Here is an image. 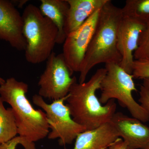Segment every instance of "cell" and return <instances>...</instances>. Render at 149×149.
Wrapping results in <instances>:
<instances>
[{"label": "cell", "instance_id": "21", "mask_svg": "<svg viewBox=\"0 0 149 149\" xmlns=\"http://www.w3.org/2000/svg\"><path fill=\"white\" fill-rule=\"evenodd\" d=\"M109 149H128L127 144L121 138H119L108 148Z\"/></svg>", "mask_w": 149, "mask_h": 149}, {"label": "cell", "instance_id": "12", "mask_svg": "<svg viewBox=\"0 0 149 149\" xmlns=\"http://www.w3.org/2000/svg\"><path fill=\"white\" fill-rule=\"evenodd\" d=\"M118 138L112 124L107 123L78 134L72 149H107Z\"/></svg>", "mask_w": 149, "mask_h": 149}, {"label": "cell", "instance_id": "8", "mask_svg": "<svg viewBox=\"0 0 149 149\" xmlns=\"http://www.w3.org/2000/svg\"><path fill=\"white\" fill-rule=\"evenodd\" d=\"M100 10L96 11L79 28L68 34L63 43L62 54L72 74L80 71L95 32Z\"/></svg>", "mask_w": 149, "mask_h": 149}, {"label": "cell", "instance_id": "15", "mask_svg": "<svg viewBox=\"0 0 149 149\" xmlns=\"http://www.w3.org/2000/svg\"><path fill=\"white\" fill-rule=\"evenodd\" d=\"M17 128L11 108L6 109L0 97V145L16 137Z\"/></svg>", "mask_w": 149, "mask_h": 149}, {"label": "cell", "instance_id": "4", "mask_svg": "<svg viewBox=\"0 0 149 149\" xmlns=\"http://www.w3.org/2000/svg\"><path fill=\"white\" fill-rule=\"evenodd\" d=\"M22 17L23 35L27 42L25 59L34 64L47 61L57 44V27L43 15L40 8L32 4L26 6Z\"/></svg>", "mask_w": 149, "mask_h": 149}, {"label": "cell", "instance_id": "18", "mask_svg": "<svg viewBox=\"0 0 149 149\" xmlns=\"http://www.w3.org/2000/svg\"><path fill=\"white\" fill-rule=\"evenodd\" d=\"M133 78L149 79V59L134 60L132 66Z\"/></svg>", "mask_w": 149, "mask_h": 149}, {"label": "cell", "instance_id": "22", "mask_svg": "<svg viewBox=\"0 0 149 149\" xmlns=\"http://www.w3.org/2000/svg\"><path fill=\"white\" fill-rule=\"evenodd\" d=\"M6 80L3 79L2 77H0V85H3L5 82Z\"/></svg>", "mask_w": 149, "mask_h": 149}, {"label": "cell", "instance_id": "13", "mask_svg": "<svg viewBox=\"0 0 149 149\" xmlns=\"http://www.w3.org/2000/svg\"><path fill=\"white\" fill-rule=\"evenodd\" d=\"M69 7L65 24V36L80 27L89 17L101 9L108 0H67Z\"/></svg>", "mask_w": 149, "mask_h": 149}, {"label": "cell", "instance_id": "5", "mask_svg": "<svg viewBox=\"0 0 149 149\" xmlns=\"http://www.w3.org/2000/svg\"><path fill=\"white\" fill-rule=\"evenodd\" d=\"M106 73L101 83V104L111 100H117L120 105L127 109L132 117L143 123L149 121V113L135 100L133 92L137 91L132 74L126 72L117 63L105 64Z\"/></svg>", "mask_w": 149, "mask_h": 149}, {"label": "cell", "instance_id": "17", "mask_svg": "<svg viewBox=\"0 0 149 149\" xmlns=\"http://www.w3.org/2000/svg\"><path fill=\"white\" fill-rule=\"evenodd\" d=\"M133 56L134 60L149 59V24L140 34L138 47Z\"/></svg>", "mask_w": 149, "mask_h": 149}, {"label": "cell", "instance_id": "9", "mask_svg": "<svg viewBox=\"0 0 149 149\" xmlns=\"http://www.w3.org/2000/svg\"><path fill=\"white\" fill-rule=\"evenodd\" d=\"M146 26L141 22L123 15L118 24L117 47L122 58L119 65L129 74H132L133 54L138 47L140 34Z\"/></svg>", "mask_w": 149, "mask_h": 149}, {"label": "cell", "instance_id": "23", "mask_svg": "<svg viewBox=\"0 0 149 149\" xmlns=\"http://www.w3.org/2000/svg\"><path fill=\"white\" fill-rule=\"evenodd\" d=\"M148 149H149V148H148Z\"/></svg>", "mask_w": 149, "mask_h": 149}, {"label": "cell", "instance_id": "6", "mask_svg": "<svg viewBox=\"0 0 149 149\" xmlns=\"http://www.w3.org/2000/svg\"><path fill=\"white\" fill-rule=\"evenodd\" d=\"M68 95L53 101L50 104L46 103L39 95L36 94L32 97L33 103L42 108L46 115L51 130L48 134V139H59V144L61 146L72 144L78 134L86 130L85 127L73 120L69 109L65 104Z\"/></svg>", "mask_w": 149, "mask_h": 149}, {"label": "cell", "instance_id": "1", "mask_svg": "<svg viewBox=\"0 0 149 149\" xmlns=\"http://www.w3.org/2000/svg\"><path fill=\"white\" fill-rule=\"evenodd\" d=\"M123 16L122 8L110 0L101 9L95 32L80 66L79 83L85 82L88 73L97 65L120 64L122 58L118 49L117 31Z\"/></svg>", "mask_w": 149, "mask_h": 149}, {"label": "cell", "instance_id": "14", "mask_svg": "<svg viewBox=\"0 0 149 149\" xmlns=\"http://www.w3.org/2000/svg\"><path fill=\"white\" fill-rule=\"evenodd\" d=\"M69 6L67 0H41L40 9L44 16L52 22L58 29L57 44L64 43V28Z\"/></svg>", "mask_w": 149, "mask_h": 149}, {"label": "cell", "instance_id": "20", "mask_svg": "<svg viewBox=\"0 0 149 149\" xmlns=\"http://www.w3.org/2000/svg\"><path fill=\"white\" fill-rule=\"evenodd\" d=\"M139 101L140 104L149 113V79L143 80L140 87Z\"/></svg>", "mask_w": 149, "mask_h": 149}, {"label": "cell", "instance_id": "19", "mask_svg": "<svg viewBox=\"0 0 149 149\" xmlns=\"http://www.w3.org/2000/svg\"><path fill=\"white\" fill-rule=\"evenodd\" d=\"M20 144L24 149H36L35 143H31L19 136H16L11 141L1 144L0 149H16L17 146Z\"/></svg>", "mask_w": 149, "mask_h": 149}, {"label": "cell", "instance_id": "11", "mask_svg": "<svg viewBox=\"0 0 149 149\" xmlns=\"http://www.w3.org/2000/svg\"><path fill=\"white\" fill-rule=\"evenodd\" d=\"M128 149H148L149 127L140 120L120 112H116L110 121Z\"/></svg>", "mask_w": 149, "mask_h": 149}, {"label": "cell", "instance_id": "2", "mask_svg": "<svg viewBox=\"0 0 149 149\" xmlns=\"http://www.w3.org/2000/svg\"><path fill=\"white\" fill-rule=\"evenodd\" d=\"M106 72L105 68L97 70L87 82L74 84L68 95L66 105L71 117L86 130L109 122L116 112L114 100H110L103 105L96 95Z\"/></svg>", "mask_w": 149, "mask_h": 149}, {"label": "cell", "instance_id": "7", "mask_svg": "<svg viewBox=\"0 0 149 149\" xmlns=\"http://www.w3.org/2000/svg\"><path fill=\"white\" fill-rule=\"evenodd\" d=\"M67 65L62 53L53 52L47 60L45 69L40 76L38 95L43 98L55 101L66 97L77 83Z\"/></svg>", "mask_w": 149, "mask_h": 149}, {"label": "cell", "instance_id": "3", "mask_svg": "<svg viewBox=\"0 0 149 149\" xmlns=\"http://www.w3.org/2000/svg\"><path fill=\"white\" fill-rule=\"evenodd\" d=\"M28 91L26 83L10 77L0 85V97L11 107L18 135L35 143L48 136L49 126L45 112L35 109L28 100L26 96Z\"/></svg>", "mask_w": 149, "mask_h": 149}, {"label": "cell", "instance_id": "16", "mask_svg": "<svg viewBox=\"0 0 149 149\" xmlns=\"http://www.w3.org/2000/svg\"><path fill=\"white\" fill-rule=\"evenodd\" d=\"M122 10L124 16L149 24V0H127Z\"/></svg>", "mask_w": 149, "mask_h": 149}, {"label": "cell", "instance_id": "10", "mask_svg": "<svg viewBox=\"0 0 149 149\" xmlns=\"http://www.w3.org/2000/svg\"><path fill=\"white\" fill-rule=\"evenodd\" d=\"M22 15L13 2L0 0V40L18 51H25L27 42L23 33Z\"/></svg>", "mask_w": 149, "mask_h": 149}]
</instances>
